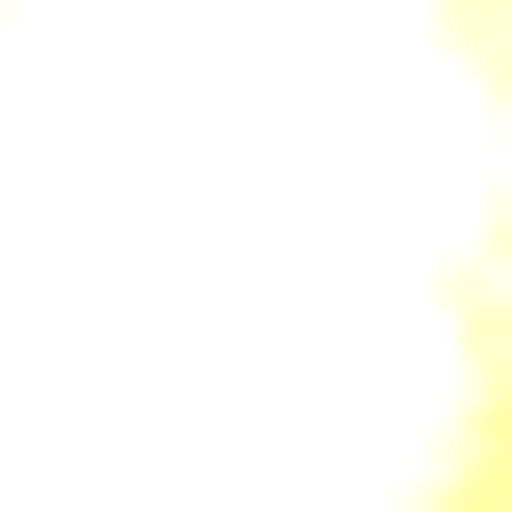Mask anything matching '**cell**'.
<instances>
[{"mask_svg":"<svg viewBox=\"0 0 512 512\" xmlns=\"http://www.w3.org/2000/svg\"><path fill=\"white\" fill-rule=\"evenodd\" d=\"M0 512H512V0H0Z\"/></svg>","mask_w":512,"mask_h":512,"instance_id":"6da1fadb","label":"cell"}]
</instances>
